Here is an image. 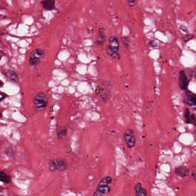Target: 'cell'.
Instances as JSON below:
<instances>
[{"label": "cell", "instance_id": "1", "mask_svg": "<svg viewBox=\"0 0 196 196\" xmlns=\"http://www.w3.org/2000/svg\"><path fill=\"white\" fill-rule=\"evenodd\" d=\"M111 182L112 178L110 176L105 177L99 182L97 189L93 196H102L108 193L111 190V188L109 185Z\"/></svg>", "mask_w": 196, "mask_h": 196}, {"label": "cell", "instance_id": "2", "mask_svg": "<svg viewBox=\"0 0 196 196\" xmlns=\"http://www.w3.org/2000/svg\"><path fill=\"white\" fill-rule=\"evenodd\" d=\"M119 42L115 36H112L109 39V44L106 48V52L109 56L115 58L117 55L119 50Z\"/></svg>", "mask_w": 196, "mask_h": 196}, {"label": "cell", "instance_id": "3", "mask_svg": "<svg viewBox=\"0 0 196 196\" xmlns=\"http://www.w3.org/2000/svg\"><path fill=\"white\" fill-rule=\"evenodd\" d=\"M67 169V164L66 161L62 159H52L49 161V169L51 172L59 170L63 172Z\"/></svg>", "mask_w": 196, "mask_h": 196}, {"label": "cell", "instance_id": "4", "mask_svg": "<svg viewBox=\"0 0 196 196\" xmlns=\"http://www.w3.org/2000/svg\"><path fill=\"white\" fill-rule=\"evenodd\" d=\"M124 138L129 148H133L136 144V138L133 130H126L124 134Z\"/></svg>", "mask_w": 196, "mask_h": 196}, {"label": "cell", "instance_id": "5", "mask_svg": "<svg viewBox=\"0 0 196 196\" xmlns=\"http://www.w3.org/2000/svg\"><path fill=\"white\" fill-rule=\"evenodd\" d=\"M35 105L37 108L43 109L47 105V98L46 95L42 93H39L36 97L35 101Z\"/></svg>", "mask_w": 196, "mask_h": 196}, {"label": "cell", "instance_id": "6", "mask_svg": "<svg viewBox=\"0 0 196 196\" xmlns=\"http://www.w3.org/2000/svg\"><path fill=\"white\" fill-rule=\"evenodd\" d=\"M178 84L181 90H186L189 84V80L184 70H181L179 74Z\"/></svg>", "mask_w": 196, "mask_h": 196}, {"label": "cell", "instance_id": "7", "mask_svg": "<svg viewBox=\"0 0 196 196\" xmlns=\"http://www.w3.org/2000/svg\"><path fill=\"white\" fill-rule=\"evenodd\" d=\"M196 94L190 90H186L183 100V103L189 106H193L196 105Z\"/></svg>", "mask_w": 196, "mask_h": 196}, {"label": "cell", "instance_id": "8", "mask_svg": "<svg viewBox=\"0 0 196 196\" xmlns=\"http://www.w3.org/2000/svg\"><path fill=\"white\" fill-rule=\"evenodd\" d=\"M43 8L47 11H51L54 9L55 1V0H43L41 1Z\"/></svg>", "mask_w": 196, "mask_h": 196}, {"label": "cell", "instance_id": "9", "mask_svg": "<svg viewBox=\"0 0 196 196\" xmlns=\"http://www.w3.org/2000/svg\"><path fill=\"white\" fill-rule=\"evenodd\" d=\"M175 173L177 175L182 178L188 176L190 174L189 170L183 166H180L175 169Z\"/></svg>", "mask_w": 196, "mask_h": 196}, {"label": "cell", "instance_id": "10", "mask_svg": "<svg viewBox=\"0 0 196 196\" xmlns=\"http://www.w3.org/2000/svg\"><path fill=\"white\" fill-rule=\"evenodd\" d=\"M136 196H147V190L142 187L141 183H138L135 186Z\"/></svg>", "mask_w": 196, "mask_h": 196}, {"label": "cell", "instance_id": "11", "mask_svg": "<svg viewBox=\"0 0 196 196\" xmlns=\"http://www.w3.org/2000/svg\"><path fill=\"white\" fill-rule=\"evenodd\" d=\"M105 32L104 28H101L99 29V36L97 40V43L99 45H103L104 42L105 41Z\"/></svg>", "mask_w": 196, "mask_h": 196}, {"label": "cell", "instance_id": "12", "mask_svg": "<svg viewBox=\"0 0 196 196\" xmlns=\"http://www.w3.org/2000/svg\"><path fill=\"white\" fill-rule=\"evenodd\" d=\"M0 181L5 183H10L12 182V178L4 171H0Z\"/></svg>", "mask_w": 196, "mask_h": 196}, {"label": "cell", "instance_id": "13", "mask_svg": "<svg viewBox=\"0 0 196 196\" xmlns=\"http://www.w3.org/2000/svg\"><path fill=\"white\" fill-rule=\"evenodd\" d=\"M5 76L7 79L13 82H18V76L17 74L12 71H8L5 73Z\"/></svg>", "mask_w": 196, "mask_h": 196}, {"label": "cell", "instance_id": "14", "mask_svg": "<svg viewBox=\"0 0 196 196\" xmlns=\"http://www.w3.org/2000/svg\"><path fill=\"white\" fill-rule=\"evenodd\" d=\"M100 97L104 103H106L111 97L110 92L107 90L102 91L100 94Z\"/></svg>", "mask_w": 196, "mask_h": 196}, {"label": "cell", "instance_id": "15", "mask_svg": "<svg viewBox=\"0 0 196 196\" xmlns=\"http://www.w3.org/2000/svg\"><path fill=\"white\" fill-rule=\"evenodd\" d=\"M39 63H40V58L36 57L34 55H31L30 58H29V64L30 65H32V66L36 65Z\"/></svg>", "mask_w": 196, "mask_h": 196}, {"label": "cell", "instance_id": "16", "mask_svg": "<svg viewBox=\"0 0 196 196\" xmlns=\"http://www.w3.org/2000/svg\"><path fill=\"white\" fill-rule=\"evenodd\" d=\"M43 54H44V51L42 49H35L31 53L32 55H34L38 58H40L41 56L43 55Z\"/></svg>", "mask_w": 196, "mask_h": 196}, {"label": "cell", "instance_id": "17", "mask_svg": "<svg viewBox=\"0 0 196 196\" xmlns=\"http://www.w3.org/2000/svg\"><path fill=\"white\" fill-rule=\"evenodd\" d=\"M196 115L195 114H192L190 115L189 119L186 122V123L193 124L194 126H196Z\"/></svg>", "mask_w": 196, "mask_h": 196}, {"label": "cell", "instance_id": "18", "mask_svg": "<svg viewBox=\"0 0 196 196\" xmlns=\"http://www.w3.org/2000/svg\"><path fill=\"white\" fill-rule=\"evenodd\" d=\"M121 41L123 44V45H124V47L126 48H128L129 47V41L128 37H123L121 38Z\"/></svg>", "mask_w": 196, "mask_h": 196}, {"label": "cell", "instance_id": "19", "mask_svg": "<svg viewBox=\"0 0 196 196\" xmlns=\"http://www.w3.org/2000/svg\"><path fill=\"white\" fill-rule=\"evenodd\" d=\"M67 130L66 129H63L62 131H61L58 134V137L59 140L63 139V138L67 134Z\"/></svg>", "mask_w": 196, "mask_h": 196}, {"label": "cell", "instance_id": "20", "mask_svg": "<svg viewBox=\"0 0 196 196\" xmlns=\"http://www.w3.org/2000/svg\"><path fill=\"white\" fill-rule=\"evenodd\" d=\"M190 115V110H189L188 108H186L184 111V117L185 118V121L186 122L188 119H189V117Z\"/></svg>", "mask_w": 196, "mask_h": 196}, {"label": "cell", "instance_id": "21", "mask_svg": "<svg viewBox=\"0 0 196 196\" xmlns=\"http://www.w3.org/2000/svg\"><path fill=\"white\" fill-rule=\"evenodd\" d=\"M5 153H6V154H7V155H8V156L12 157L13 155V150L12 149V147H8L7 149L6 150Z\"/></svg>", "mask_w": 196, "mask_h": 196}, {"label": "cell", "instance_id": "22", "mask_svg": "<svg viewBox=\"0 0 196 196\" xmlns=\"http://www.w3.org/2000/svg\"><path fill=\"white\" fill-rule=\"evenodd\" d=\"M148 44L152 48H156V47H158V43L156 42L155 41H154V40H152V41L149 42Z\"/></svg>", "mask_w": 196, "mask_h": 196}, {"label": "cell", "instance_id": "23", "mask_svg": "<svg viewBox=\"0 0 196 196\" xmlns=\"http://www.w3.org/2000/svg\"><path fill=\"white\" fill-rule=\"evenodd\" d=\"M136 0H128V2L129 4V6L130 7H135L136 5Z\"/></svg>", "mask_w": 196, "mask_h": 196}, {"label": "cell", "instance_id": "24", "mask_svg": "<svg viewBox=\"0 0 196 196\" xmlns=\"http://www.w3.org/2000/svg\"><path fill=\"white\" fill-rule=\"evenodd\" d=\"M193 38H194V36L191 35H186V37L184 38V40L185 42H188L190 40L192 39Z\"/></svg>", "mask_w": 196, "mask_h": 196}, {"label": "cell", "instance_id": "25", "mask_svg": "<svg viewBox=\"0 0 196 196\" xmlns=\"http://www.w3.org/2000/svg\"><path fill=\"white\" fill-rule=\"evenodd\" d=\"M180 28H181V29L182 30H183V32H188V28H187V27H186L185 25H181V26H180Z\"/></svg>", "mask_w": 196, "mask_h": 196}, {"label": "cell", "instance_id": "26", "mask_svg": "<svg viewBox=\"0 0 196 196\" xmlns=\"http://www.w3.org/2000/svg\"><path fill=\"white\" fill-rule=\"evenodd\" d=\"M2 85H3V83H2V82L0 80V87H2Z\"/></svg>", "mask_w": 196, "mask_h": 196}, {"label": "cell", "instance_id": "27", "mask_svg": "<svg viewBox=\"0 0 196 196\" xmlns=\"http://www.w3.org/2000/svg\"><path fill=\"white\" fill-rule=\"evenodd\" d=\"M0 117H1V113H0Z\"/></svg>", "mask_w": 196, "mask_h": 196}]
</instances>
